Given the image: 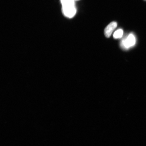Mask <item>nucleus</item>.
Returning <instances> with one entry per match:
<instances>
[{
    "label": "nucleus",
    "instance_id": "obj_1",
    "mask_svg": "<svg viewBox=\"0 0 146 146\" xmlns=\"http://www.w3.org/2000/svg\"><path fill=\"white\" fill-rule=\"evenodd\" d=\"M62 12L64 15L69 18H72L75 15L76 9L74 1L62 5Z\"/></svg>",
    "mask_w": 146,
    "mask_h": 146
},
{
    "label": "nucleus",
    "instance_id": "obj_2",
    "mask_svg": "<svg viewBox=\"0 0 146 146\" xmlns=\"http://www.w3.org/2000/svg\"><path fill=\"white\" fill-rule=\"evenodd\" d=\"M136 38L134 35L130 34L125 39L122 41L121 43V46L125 49H128L135 44Z\"/></svg>",
    "mask_w": 146,
    "mask_h": 146
},
{
    "label": "nucleus",
    "instance_id": "obj_3",
    "mask_svg": "<svg viewBox=\"0 0 146 146\" xmlns=\"http://www.w3.org/2000/svg\"><path fill=\"white\" fill-rule=\"evenodd\" d=\"M117 23L115 22H112L106 27L104 30L105 35L106 37H110L113 32L117 27Z\"/></svg>",
    "mask_w": 146,
    "mask_h": 146
},
{
    "label": "nucleus",
    "instance_id": "obj_4",
    "mask_svg": "<svg viewBox=\"0 0 146 146\" xmlns=\"http://www.w3.org/2000/svg\"><path fill=\"white\" fill-rule=\"evenodd\" d=\"M123 35V31L121 29H118L115 32L113 37L115 39H119L122 37Z\"/></svg>",
    "mask_w": 146,
    "mask_h": 146
},
{
    "label": "nucleus",
    "instance_id": "obj_5",
    "mask_svg": "<svg viewBox=\"0 0 146 146\" xmlns=\"http://www.w3.org/2000/svg\"><path fill=\"white\" fill-rule=\"evenodd\" d=\"M74 1H79V0H74Z\"/></svg>",
    "mask_w": 146,
    "mask_h": 146
}]
</instances>
